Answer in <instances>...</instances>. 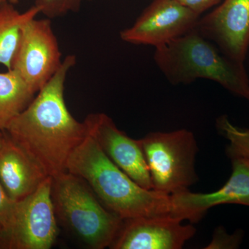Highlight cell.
Here are the masks:
<instances>
[{
    "mask_svg": "<svg viewBox=\"0 0 249 249\" xmlns=\"http://www.w3.org/2000/svg\"><path fill=\"white\" fill-rule=\"evenodd\" d=\"M55 215L90 248L110 247L124 219L107 209L83 178L64 172L52 177Z\"/></svg>",
    "mask_w": 249,
    "mask_h": 249,
    "instance_id": "cell-4",
    "label": "cell"
},
{
    "mask_svg": "<svg viewBox=\"0 0 249 249\" xmlns=\"http://www.w3.org/2000/svg\"><path fill=\"white\" fill-rule=\"evenodd\" d=\"M4 132L0 147V182L17 202L35 192L49 175Z\"/></svg>",
    "mask_w": 249,
    "mask_h": 249,
    "instance_id": "cell-13",
    "label": "cell"
},
{
    "mask_svg": "<svg viewBox=\"0 0 249 249\" xmlns=\"http://www.w3.org/2000/svg\"><path fill=\"white\" fill-rule=\"evenodd\" d=\"M4 1V0H0V4H1L2 1Z\"/></svg>",
    "mask_w": 249,
    "mask_h": 249,
    "instance_id": "cell-23",
    "label": "cell"
},
{
    "mask_svg": "<svg viewBox=\"0 0 249 249\" xmlns=\"http://www.w3.org/2000/svg\"><path fill=\"white\" fill-rule=\"evenodd\" d=\"M76 64V55L64 58L56 73L4 130L49 176L67 172L70 156L88 134L84 121H77L67 109L64 96L69 72Z\"/></svg>",
    "mask_w": 249,
    "mask_h": 249,
    "instance_id": "cell-1",
    "label": "cell"
},
{
    "mask_svg": "<svg viewBox=\"0 0 249 249\" xmlns=\"http://www.w3.org/2000/svg\"><path fill=\"white\" fill-rule=\"evenodd\" d=\"M8 1H10V2L12 3V4H17V3L20 1L21 0H8Z\"/></svg>",
    "mask_w": 249,
    "mask_h": 249,
    "instance_id": "cell-22",
    "label": "cell"
},
{
    "mask_svg": "<svg viewBox=\"0 0 249 249\" xmlns=\"http://www.w3.org/2000/svg\"><path fill=\"white\" fill-rule=\"evenodd\" d=\"M4 131L0 129V147H1V144H2L3 140H4Z\"/></svg>",
    "mask_w": 249,
    "mask_h": 249,
    "instance_id": "cell-21",
    "label": "cell"
},
{
    "mask_svg": "<svg viewBox=\"0 0 249 249\" xmlns=\"http://www.w3.org/2000/svg\"><path fill=\"white\" fill-rule=\"evenodd\" d=\"M200 18L177 0H153L130 27L121 31L120 37L157 48L196 29Z\"/></svg>",
    "mask_w": 249,
    "mask_h": 249,
    "instance_id": "cell-8",
    "label": "cell"
},
{
    "mask_svg": "<svg viewBox=\"0 0 249 249\" xmlns=\"http://www.w3.org/2000/svg\"><path fill=\"white\" fill-rule=\"evenodd\" d=\"M216 124L219 132L229 141L227 147L229 158L236 156L249 158V129L235 125L226 115L218 118Z\"/></svg>",
    "mask_w": 249,
    "mask_h": 249,
    "instance_id": "cell-16",
    "label": "cell"
},
{
    "mask_svg": "<svg viewBox=\"0 0 249 249\" xmlns=\"http://www.w3.org/2000/svg\"><path fill=\"white\" fill-rule=\"evenodd\" d=\"M62 60L51 19L36 17L27 21L22 28L11 70L37 93L56 73Z\"/></svg>",
    "mask_w": 249,
    "mask_h": 249,
    "instance_id": "cell-6",
    "label": "cell"
},
{
    "mask_svg": "<svg viewBox=\"0 0 249 249\" xmlns=\"http://www.w3.org/2000/svg\"><path fill=\"white\" fill-rule=\"evenodd\" d=\"M242 236L240 231L234 234H229L224 228H217L214 232L212 242L206 249H238Z\"/></svg>",
    "mask_w": 249,
    "mask_h": 249,
    "instance_id": "cell-19",
    "label": "cell"
},
{
    "mask_svg": "<svg viewBox=\"0 0 249 249\" xmlns=\"http://www.w3.org/2000/svg\"><path fill=\"white\" fill-rule=\"evenodd\" d=\"M140 141L154 191L170 196L187 191L197 181L198 147L191 131L150 132Z\"/></svg>",
    "mask_w": 249,
    "mask_h": 249,
    "instance_id": "cell-5",
    "label": "cell"
},
{
    "mask_svg": "<svg viewBox=\"0 0 249 249\" xmlns=\"http://www.w3.org/2000/svg\"><path fill=\"white\" fill-rule=\"evenodd\" d=\"M40 14L35 5L19 12L14 4L4 0L0 4V65L11 70L24 24Z\"/></svg>",
    "mask_w": 249,
    "mask_h": 249,
    "instance_id": "cell-14",
    "label": "cell"
},
{
    "mask_svg": "<svg viewBox=\"0 0 249 249\" xmlns=\"http://www.w3.org/2000/svg\"><path fill=\"white\" fill-rule=\"evenodd\" d=\"M170 214L124 219L114 249H179L191 240L196 229Z\"/></svg>",
    "mask_w": 249,
    "mask_h": 249,
    "instance_id": "cell-11",
    "label": "cell"
},
{
    "mask_svg": "<svg viewBox=\"0 0 249 249\" xmlns=\"http://www.w3.org/2000/svg\"><path fill=\"white\" fill-rule=\"evenodd\" d=\"M89 1L91 0H36L34 5L40 14L52 19L77 12L83 2Z\"/></svg>",
    "mask_w": 249,
    "mask_h": 249,
    "instance_id": "cell-17",
    "label": "cell"
},
{
    "mask_svg": "<svg viewBox=\"0 0 249 249\" xmlns=\"http://www.w3.org/2000/svg\"><path fill=\"white\" fill-rule=\"evenodd\" d=\"M232 173L217 191L195 193L188 191L170 195V214L182 221L196 223L211 208L223 204H240L249 207V158L231 157Z\"/></svg>",
    "mask_w": 249,
    "mask_h": 249,
    "instance_id": "cell-10",
    "label": "cell"
},
{
    "mask_svg": "<svg viewBox=\"0 0 249 249\" xmlns=\"http://www.w3.org/2000/svg\"><path fill=\"white\" fill-rule=\"evenodd\" d=\"M36 94L16 71L0 73V129L4 131Z\"/></svg>",
    "mask_w": 249,
    "mask_h": 249,
    "instance_id": "cell-15",
    "label": "cell"
},
{
    "mask_svg": "<svg viewBox=\"0 0 249 249\" xmlns=\"http://www.w3.org/2000/svg\"><path fill=\"white\" fill-rule=\"evenodd\" d=\"M196 29L229 58L244 63L249 49V0H224L199 18Z\"/></svg>",
    "mask_w": 249,
    "mask_h": 249,
    "instance_id": "cell-12",
    "label": "cell"
},
{
    "mask_svg": "<svg viewBox=\"0 0 249 249\" xmlns=\"http://www.w3.org/2000/svg\"><path fill=\"white\" fill-rule=\"evenodd\" d=\"M188 9L201 16L206 11L219 4L221 0H177Z\"/></svg>",
    "mask_w": 249,
    "mask_h": 249,
    "instance_id": "cell-20",
    "label": "cell"
},
{
    "mask_svg": "<svg viewBox=\"0 0 249 249\" xmlns=\"http://www.w3.org/2000/svg\"><path fill=\"white\" fill-rule=\"evenodd\" d=\"M67 172L83 178L103 205L122 219L170 213L169 195L139 186L89 133L70 156Z\"/></svg>",
    "mask_w": 249,
    "mask_h": 249,
    "instance_id": "cell-2",
    "label": "cell"
},
{
    "mask_svg": "<svg viewBox=\"0 0 249 249\" xmlns=\"http://www.w3.org/2000/svg\"><path fill=\"white\" fill-rule=\"evenodd\" d=\"M84 122L88 133L114 164L139 186L153 190L150 170L140 140L128 137L104 113L89 114Z\"/></svg>",
    "mask_w": 249,
    "mask_h": 249,
    "instance_id": "cell-9",
    "label": "cell"
},
{
    "mask_svg": "<svg viewBox=\"0 0 249 249\" xmlns=\"http://www.w3.org/2000/svg\"><path fill=\"white\" fill-rule=\"evenodd\" d=\"M16 203L10 198L0 182V248L4 249L5 242L11 231Z\"/></svg>",
    "mask_w": 249,
    "mask_h": 249,
    "instance_id": "cell-18",
    "label": "cell"
},
{
    "mask_svg": "<svg viewBox=\"0 0 249 249\" xmlns=\"http://www.w3.org/2000/svg\"><path fill=\"white\" fill-rule=\"evenodd\" d=\"M52 177L16 203L14 222L4 249H49L58 235L52 197Z\"/></svg>",
    "mask_w": 249,
    "mask_h": 249,
    "instance_id": "cell-7",
    "label": "cell"
},
{
    "mask_svg": "<svg viewBox=\"0 0 249 249\" xmlns=\"http://www.w3.org/2000/svg\"><path fill=\"white\" fill-rule=\"evenodd\" d=\"M154 60L172 85L212 80L249 101V78L244 63L229 58L196 29L155 48Z\"/></svg>",
    "mask_w": 249,
    "mask_h": 249,
    "instance_id": "cell-3",
    "label": "cell"
}]
</instances>
